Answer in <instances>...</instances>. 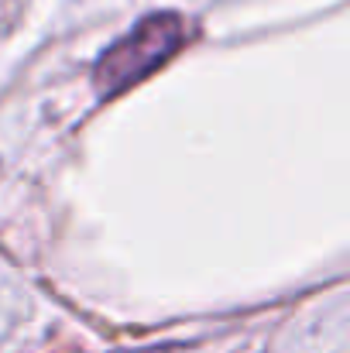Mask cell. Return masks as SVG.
Instances as JSON below:
<instances>
[{
  "label": "cell",
  "instance_id": "obj_1",
  "mask_svg": "<svg viewBox=\"0 0 350 353\" xmlns=\"http://www.w3.org/2000/svg\"><path fill=\"white\" fill-rule=\"evenodd\" d=\"M186 41V21L179 14H151L127 38H120L110 52L100 55L93 69V83L100 97H114L120 90L141 83L148 72L165 65Z\"/></svg>",
  "mask_w": 350,
  "mask_h": 353
}]
</instances>
